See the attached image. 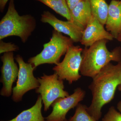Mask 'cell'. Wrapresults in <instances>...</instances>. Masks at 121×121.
Instances as JSON below:
<instances>
[{"label": "cell", "instance_id": "cell-15", "mask_svg": "<svg viewBox=\"0 0 121 121\" xmlns=\"http://www.w3.org/2000/svg\"><path fill=\"white\" fill-rule=\"evenodd\" d=\"M91 13L103 25H105L109 5L105 0H89Z\"/></svg>", "mask_w": 121, "mask_h": 121}, {"label": "cell", "instance_id": "cell-25", "mask_svg": "<svg viewBox=\"0 0 121 121\" xmlns=\"http://www.w3.org/2000/svg\"><path fill=\"white\" fill-rule=\"evenodd\" d=\"M65 121H68V120H67V119H66V120H65Z\"/></svg>", "mask_w": 121, "mask_h": 121}, {"label": "cell", "instance_id": "cell-16", "mask_svg": "<svg viewBox=\"0 0 121 121\" xmlns=\"http://www.w3.org/2000/svg\"><path fill=\"white\" fill-rule=\"evenodd\" d=\"M43 3L58 14L72 21L70 12L66 0H35Z\"/></svg>", "mask_w": 121, "mask_h": 121}, {"label": "cell", "instance_id": "cell-9", "mask_svg": "<svg viewBox=\"0 0 121 121\" xmlns=\"http://www.w3.org/2000/svg\"><path fill=\"white\" fill-rule=\"evenodd\" d=\"M3 63L1 67L0 82L3 87L0 91V95L9 97L12 93L13 83L18 77L19 68L14 61L13 52H5L1 57Z\"/></svg>", "mask_w": 121, "mask_h": 121}, {"label": "cell", "instance_id": "cell-20", "mask_svg": "<svg viewBox=\"0 0 121 121\" xmlns=\"http://www.w3.org/2000/svg\"><path fill=\"white\" fill-rule=\"evenodd\" d=\"M66 0L70 12V11H71L78 4L83 0Z\"/></svg>", "mask_w": 121, "mask_h": 121}, {"label": "cell", "instance_id": "cell-4", "mask_svg": "<svg viewBox=\"0 0 121 121\" xmlns=\"http://www.w3.org/2000/svg\"><path fill=\"white\" fill-rule=\"evenodd\" d=\"M73 43L70 37L64 36L62 33L54 29L52 38L48 43L44 44L43 51L36 56L30 58L28 63L35 69L44 64L58 65L60 63V58L65 55Z\"/></svg>", "mask_w": 121, "mask_h": 121}, {"label": "cell", "instance_id": "cell-21", "mask_svg": "<svg viewBox=\"0 0 121 121\" xmlns=\"http://www.w3.org/2000/svg\"><path fill=\"white\" fill-rule=\"evenodd\" d=\"M9 0H0V11L3 12L4 10L5 5Z\"/></svg>", "mask_w": 121, "mask_h": 121}, {"label": "cell", "instance_id": "cell-6", "mask_svg": "<svg viewBox=\"0 0 121 121\" xmlns=\"http://www.w3.org/2000/svg\"><path fill=\"white\" fill-rule=\"evenodd\" d=\"M39 86L36 92L40 94L44 106V111H47L56 99L69 96V93L64 90L63 80L59 79L56 73L51 75L43 74L38 78Z\"/></svg>", "mask_w": 121, "mask_h": 121}, {"label": "cell", "instance_id": "cell-26", "mask_svg": "<svg viewBox=\"0 0 121 121\" xmlns=\"http://www.w3.org/2000/svg\"></svg>", "mask_w": 121, "mask_h": 121}, {"label": "cell", "instance_id": "cell-10", "mask_svg": "<svg viewBox=\"0 0 121 121\" xmlns=\"http://www.w3.org/2000/svg\"><path fill=\"white\" fill-rule=\"evenodd\" d=\"M41 21L49 24L54 30L67 35L74 43L80 42L84 29L72 21H63L59 19L48 11H45L41 15Z\"/></svg>", "mask_w": 121, "mask_h": 121}, {"label": "cell", "instance_id": "cell-19", "mask_svg": "<svg viewBox=\"0 0 121 121\" xmlns=\"http://www.w3.org/2000/svg\"><path fill=\"white\" fill-rule=\"evenodd\" d=\"M19 48L17 45L11 43H6L0 40V53L17 51Z\"/></svg>", "mask_w": 121, "mask_h": 121}, {"label": "cell", "instance_id": "cell-13", "mask_svg": "<svg viewBox=\"0 0 121 121\" xmlns=\"http://www.w3.org/2000/svg\"><path fill=\"white\" fill-rule=\"evenodd\" d=\"M72 22L84 29L93 16L89 0L79 2L70 11Z\"/></svg>", "mask_w": 121, "mask_h": 121}, {"label": "cell", "instance_id": "cell-14", "mask_svg": "<svg viewBox=\"0 0 121 121\" xmlns=\"http://www.w3.org/2000/svg\"><path fill=\"white\" fill-rule=\"evenodd\" d=\"M42 103L41 96L39 95L35 104L32 107L22 111L12 120L1 121H46L41 112Z\"/></svg>", "mask_w": 121, "mask_h": 121}, {"label": "cell", "instance_id": "cell-22", "mask_svg": "<svg viewBox=\"0 0 121 121\" xmlns=\"http://www.w3.org/2000/svg\"><path fill=\"white\" fill-rule=\"evenodd\" d=\"M117 108L119 112L121 114V100L119 101L117 104Z\"/></svg>", "mask_w": 121, "mask_h": 121}, {"label": "cell", "instance_id": "cell-24", "mask_svg": "<svg viewBox=\"0 0 121 121\" xmlns=\"http://www.w3.org/2000/svg\"><path fill=\"white\" fill-rule=\"evenodd\" d=\"M117 89L118 90V91H120V93H121V84L119 85L118 86Z\"/></svg>", "mask_w": 121, "mask_h": 121}, {"label": "cell", "instance_id": "cell-23", "mask_svg": "<svg viewBox=\"0 0 121 121\" xmlns=\"http://www.w3.org/2000/svg\"><path fill=\"white\" fill-rule=\"evenodd\" d=\"M117 39V40H118V41L121 42V33L119 35Z\"/></svg>", "mask_w": 121, "mask_h": 121}, {"label": "cell", "instance_id": "cell-12", "mask_svg": "<svg viewBox=\"0 0 121 121\" xmlns=\"http://www.w3.org/2000/svg\"><path fill=\"white\" fill-rule=\"evenodd\" d=\"M105 25L107 31L117 39L121 33V0L111 1Z\"/></svg>", "mask_w": 121, "mask_h": 121}, {"label": "cell", "instance_id": "cell-7", "mask_svg": "<svg viewBox=\"0 0 121 121\" xmlns=\"http://www.w3.org/2000/svg\"><path fill=\"white\" fill-rule=\"evenodd\" d=\"M15 59L19 65V71L16 85L13 89L12 99L18 102L22 100L25 93L38 88L39 83L33 75L35 69L31 64L25 63L19 55L17 56Z\"/></svg>", "mask_w": 121, "mask_h": 121}, {"label": "cell", "instance_id": "cell-17", "mask_svg": "<svg viewBox=\"0 0 121 121\" xmlns=\"http://www.w3.org/2000/svg\"><path fill=\"white\" fill-rule=\"evenodd\" d=\"M87 107L79 103L76 106L75 112L69 121H97L87 110Z\"/></svg>", "mask_w": 121, "mask_h": 121}, {"label": "cell", "instance_id": "cell-8", "mask_svg": "<svg viewBox=\"0 0 121 121\" xmlns=\"http://www.w3.org/2000/svg\"><path fill=\"white\" fill-rule=\"evenodd\" d=\"M86 94L85 91L78 87L70 95L56 99L51 105L52 112L45 118V121H65L66 119V117L67 113L84 99Z\"/></svg>", "mask_w": 121, "mask_h": 121}, {"label": "cell", "instance_id": "cell-18", "mask_svg": "<svg viewBox=\"0 0 121 121\" xmlns=\"http://www.w3.org/2000/svg\"><path fill=\"white\" fill-rule=\"evenodd\" d=\"M102 121H121V114L114 107H111L102 119Z\"/></svg>", "mask_w": 121, "mask_h": 121}, {"label": "cell", "instance_id": "cell-1", "mask_svg": "<svg viewBox=\"0 0 121 121\" xmlns=\"http://www.w3.org/2000/svg\"><path fill=\"white\" fill-rule=\"evenodd\" d=\"M92 79L89 86L92 100L87 110L98 121L101 117L103 107L113 99L116 89L121 84V61L116 65L109 63Z\"/></svg>", "mask_w": 121, "mask_h": 121}, {"label": "cell", "instance_id": "cell-5", "mask_svg": "<svg viewBox=\"0 0 121 121\" xmlns=\"http://www.w3.org/2000/svg\"><path fill=\"white\" fill-rule=\"evenodd\" d=\"M83 50L79 46L73 45L69 47L62 61L52 68L59 79L66 80L69 84L80 79Z\"/></svg>", "mask_w": 121, "mask_h": 121}, {"label": "cell", "instance_id": "cell-2", "mask_svg": "<svg viewBox=\"0 0 121 121\" xmlns=\"http://www.w3.org/2000/svg\"><path fill=\"white\" fill-rule=\"evenodd\" d=\"M108 41L101 40L83 49L80 69L82 75L93 78L111 61H121V47H117L109 51L107 47Z\"/></svg>", "mask_w": 121, "mask_h": 121}, {"label": "cell", "instance_id": "cell-3", "mask_svg": "<svg viewBox=\"0 0 121 121\" xmlns=\"http://www.w3.org/2000/svg\"><path fill=\"white\" fill-rule=\"evenodd\" d=\"M36 21L30 15L20 16L14 0H10L8 11L0 21V40L9 36H18L26 43L36 28Z\"/></svg>", "mask_w": 121, "mask_h": 121}, {"label": "cell", "instance_id": "cell-11", "mask_svg": "<svg viewBox=\"0 0 121 121\" xmlns=\"http://www.w3.org/2000/svg\"><path fill=\"white\" fill-rule=\"evenodd\" d=\"M113 37L104 28V26L92 16L83 32L80 43L88 48L97 41L103 39L112 40Z\"/></svg>", "mask_w": 121, "mask_h": 121}]
</instances>
